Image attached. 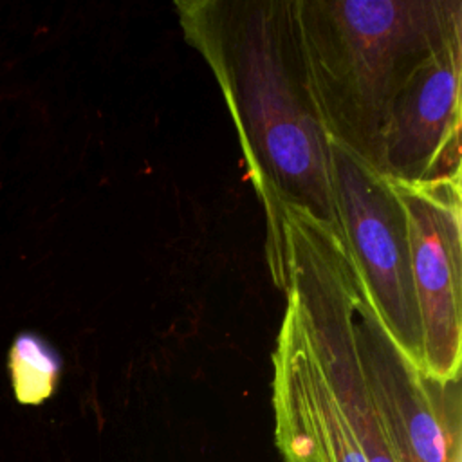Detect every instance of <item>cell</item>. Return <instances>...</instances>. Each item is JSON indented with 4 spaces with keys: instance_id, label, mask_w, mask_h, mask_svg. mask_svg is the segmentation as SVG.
I'll use <instances>...</instances> for the list:
<instances>
[{
    "instance_id": "obj_6",
    "label": "cell",
    "mask_w": 462,
    "mask_h": 462,
    "mask_svg": "<svg viewBox=\"0 0 462 462\" xmlns=\"http://www.w3.org/2000/svg\"><path fill=\"white\" fill-rule=\"evenodd\" d=\"M462 34L431 52L393 101L377 171L397 182L460 177Z\"/></svg>"
},
{
    "instance_id": "obj_3",
    "label": "cell",
    "mask_w": 462,
    "mask_h": 462,
    "mask_svg": "<svg viewBox=\"0 0 462 462\" xmlns=\"http://www.w3.org/2000/svg\"><path fill=\"white\" fill-rule=\"evenodd\" d=\"M291 9L325 134L377 170L393 101L431 52L462 34V4L291 0Z\"/></svg>"
},
{
    "instance_id": "obj_5",
    "label": "cell",
    "mask_w": 462,
    "mask_h": 462,
    "mask_svg": "<svg viewBox=\"0 0 462 462\" xmlns=\"http://www.w3.org/2000/svg\"><path fill=\"white\" fill-rule=\"evenodd\" d=\"M392 182L408 224L411 280L422 330V370L440 381L460 379L462 180Z\"/></svg>"
},
{
    "instance_id": "obj_2",
    "label": "cell",
    "mask_w": 462,
    "mask_h": 462,
    "mask_svg": "<svg viewBox=\"0 0 462 462\" xmlns=\"http://www.w3.org/2000/svg\"><path fill=\"white\" fill-rule=\"evenodd\" d=\"M175 9L224 96L265 213V240L287 208L343 235L330 139L307 87L291 0H179Z\"/></svg>"
},
{
    "instance_id": "obj_4",
    "label": "cell",
    "mask_w": 462,
    "mask_h": 462,
    "mask_svg": "<svg viewBox=\"0 0 462 462\" xmlns=\"http://www.w3.org/2000/svg\"><path fill=\"white\" fill-rule=\"evenodd\" d=\"M330 159L341 233L356 269L390 336L422 370V330L402 202L388 177L334 141Z\"/></svg>"
},
{
    "instance_id": "obj_1",
    "label": "cell",
    "mask_w": 462,
    "mask_h": 462,
    "mask_svg": "<svg viewBox=\"0 0 462 462\" xmlns=\"http://www.w3.org/2000/svg\"><path fill=\"white\" fill-rule=\"evenodd\" d=\"M273 352L282 462H460V379L424 374L381 321L343 235L287 208Z\"/></svg>"
},
{
    "instance_id": "obj_7",
    "label": "cell",
    "mask_w": 462,
    "mask_h": 462,
    "mask_svg": "<svg viewBox=\"0 0 462 462\" xmlns=\"http://www.w3.org/2000/svg\"><path fill=\"white\" fill-rule=\"evenodd\" d=\"M61 368V356L43 336L32 330L16 334L7 352V372L20 404L38 406L52 397Z\"/></svg>"
}]
</instances>
